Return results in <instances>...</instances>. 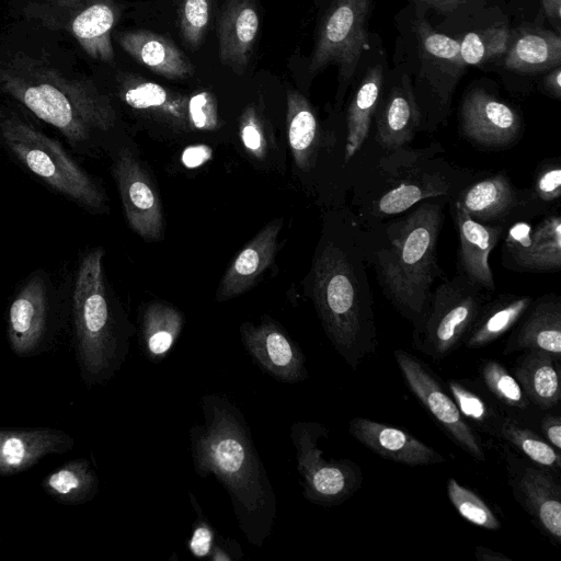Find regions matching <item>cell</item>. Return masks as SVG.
I'll use <instances>...</instances> for the list:
<instances>
[{"label": "cell", "mask_w": 561, "mask_h": 561, "mask_svg": "<svg viewBox=\"0 0 561 561\" xmlns=\"http://www.w3.org/2000/svg\"><path fill=\"white\" fill-rule=\"evenodd\" d=\"M510 32L505 26H490L470 32L460 42L463 64L480 65L504 55L508 49Z\"/></svg>", "instance_id": "39"}, {"label": "cell", "mask_w": 561, "mask_h": 561, "mask_svg": "<svg viewBox=\"0 0 561 561\" xmlns=\"http://www.w3.org/2000/svg\"><path fill=\"white\" fill-rule=\"evenodd\" d=\"M71 439L53 428L0 430V474H13L48 454L65 451Z\"/></svg>", "instance_id": "23"}, {"label": "cell", "mask_w": 561, "mask_h": 561, "mask_svg": "<svg viewBox=\"0 0 561 561\" xmlns=\"http://www.w3.org/2000/svg\"><path fill=\"white\" fill-rule=\"evenodd\" d=\"M0 148L51 192L89 213L106 210L104 191L64 145L4 108H0Z\"/></svg>", "instance_id": "6"}, {"label": "cell", "mask_w": 561, "mask_h": 561, "mask_svg": "<svg viewBox=\"0 0 561 561\" xmlns=\"http://www.w3.org/2000/svg\"><path fill=\"white\" fill-rule=\"evenodd\" d=\"M502 257L506 268L519 272H557L561 267V217L546 216L536 226L513 222L504 232Z\"/></svg>", "instance_id": "12"}, {"label": "cell", "mask_w": 561, "mask_h": 561, "mask_svg": "<svg viewBox=\"0 0 561 561\" xmlns=\"http://www.w3.org/2000/svg\"><path fill=\"white\" fill-rule=\"evenodd\" d=\"M191 503L197 513L192 536L188 540V549L198 558L209 557L215 561L237 560L242 556L240 546L227 538H221L205 518L193 494H190Z\"/></svg>", "instance_id": "38"}, {"label": "cell", "mask_w": 561, "mask_h": 561, "mask_svg": "<svg viewBox=\"0 0 561 561\" xmlns=\"http://www.w3.org/2000/svg\"><path fill=\"white\" fill-rule=\"evenodd\" d=\"M446 190L438 180H405L382 194L374 205L375 215H399L428 198H438Z\"/></svg>", "instance_id": "36"}, {"label": "cell", "mask_w": 561, "mask_h": 561, "mask_svg": "<svg viewBox=\"0 0 561 561\" xmlns=\"http://www.w3.org/2000/svg\"><path fill=\"white\" fill-rule=\"evenodd\" d=\"M382 68H370L358 84L347 110L344 161L348 162L363 147L378 106L382 87Z\"/></svg>", "instance_id": "30"}, {"label": "cell", "mask_w": 561, "mask_h": 561, "mask_svg": "<svg viewBox=\"0 0 561 561\" xmlns=\"http://www.w3.org/2000/svg\"><path fill=\"white\" fill-rule=\"evenodd\" d=\"M282 227V218L270 221L238 253L219 283L217 301L238 297L255 285L274 260Z\"/></svg>", "instance_id": "20"}, {"label": "cell", "mask_w": 561, "mask_h": 561, "mask_svg": "<svg viewBox=\"0 0 561 561\" xmlns=\"http://www.w3.org/2000/svg\"><path fill=\"white\" fill-rule=\"evenodd\" d=\"M453 216L459 232L458 273L488 291L495 289L489 256L500 241L505 225H486L472 219L454 203Z\"/></svg>", "instance_id": "19"}, {"label": "cell", "mask_w": 561, "mask_h": 561, "mask_svg": "<svg viewBox=\"0 0 561 561\" xmlns=\"http://www.w3.org/2000/svg\"><path fill=\"white\" fill-rule=\"evenodd\" d=\"M559 358L542 351H526L513 374L523 391L540 410L556 407L561 399Z\"/></svg>", "instance_id": "25"}, {"label": "cell", "mask_w": 561, "mask_h": 561, "mask_svg": "<svg viewBox=\"0 0 561 561\" xmlns=\"http://www.w3.org/2000/svg\"><path fill=\"white\" fill-rule=\"evenodd\" d=\"M288 140L295 164L300 170L311 165L317 145L318 122L308 100L295 90L287 92Z\"/></svg>", "instance_id": "33"}, {"label": "cell", "mask_w": 561, "mask_h": 561, "mask_svg": "<svg viewBox=\"0 0 561 561\" xmlns=\"http://www.w3.org/2000/svg\"><path fill=\"white\" fill-rule=\"evenodd\" d=\"M450 397L461 415L474 427L497 438L504 415L489 403L483 396L469 387L465 381L451 379L447 383Z\"/></svg>", "instance_id": "37"}, {"label": "cell", "mask_w": 561, "mask_h": 561, "mask_svg": "<svg viewBox=\"0 0 561 561\" xmlns=\"http://www.w3.org/2000/svg\"><path fill=\"white\" fill-rule=\"evenodd\" d=\"M211 151L205 146H194L187 148L182 154L183 163L188 168H195L207 161Z\"/></svg>", "instance_id": "48"}, {"label": "cell", "mask_w": 561, "mask_h": 561, "mask_svg": "<svg viewBox=\"0 0 561 561\" xmlns=\"http://www.w3.org/2000/svg\"><path fill=\"white\" fill-rule=\"evenodd\" d=\"M211 0H182L179 16L184 42L197 48L207 30L210 19Z\"/></svg>", "instance_id": "42"}, {"label": "cell", "mask_w": 561, "mask_h": 561, "mask_svg": "<svg viewBox=\"0 0 561 561\" xmlns=\"http://www.w3.org/2000/svg\"><path fill=\"white\" fill-rule=\"evenodd\" d=\"M377 140L387 149L411 141L421 125V111L409 84L390 91L376 118Z\"/></svg>", "instance_id": "26"}, {"label": "cell", "mask_w": 561, "mask_h": 561, "mask_svg": "<svg viewBox=\"0 0 561 561\" xmlns=\"http://www.w3.org/2000/svg\"><path fill=\"white\" fill-rule=\"evenodd\" d=\"M546 15L559 28L561 18V0H541Z\"/></svg>", "instance_id": "51"}, {"label": "cell", "mask_w": 561, "mask_h": 561, "mask_svg": "<svg viewBox=\"0 0 561 561\" xmlns=\"http://www.w3.org/2000/svg\"><path fill=\"white\" fill-rule=\"evenodd\" d=\"M525 319L512 333L503 353L542 351L561 357V298L554 294L531 302Z\"/></svg>", "instance_id": "21"}, {"label": "cell", "mask_w": 561, "mask_h": 561, "mask_svg": "<svg viewBox=\"0 0 561 561\" xmlns=\"http://www.w3.org/2000/svg\"><path fill=\"white\" fill-rule=\"evenodd\" d=\"M201 408L204 423L188 432L194 470L202 478L213 474L218 480L247 540L262 547L273 529L277 501L244 416L219 393L204 394Z\"/></svg>", "instance_id": "1"}, {"label": "cell", "mask_w": 561, "mask_h": 561, "mask_svg": "<svg viewBox=\"0 0 561 561\" xmlns=\"http://www.w3.org/2000/svg\"><path fill=\"white\" fill-rule=\"evenodd\" d=\"M350 434L378 456L410 467L436 465L446 458L404 430L356 416L348 423Z\"/></svg>", "instance_id": "18"}, {"label": "cell", "mask_w": 561, "mask_h": 561, "mask_svg": "<svg viewBox=\"0 0 561 561\" xmlns=\"http://www.w3.org/2000/svg\"><path fill=\"white\" fill-rule=\"evenodd\" d=\"M311 298L331 344L356 370L378 346L359 243L325 242L312 265Z\"/></svg>", "instance_id": "3"}, {"label": "cell", "mask_w": 561, "mask_h": 561, "mask_svg": "<svg viewBox=\"0 0 561 561\" xmlns=\"http://www.w3.org/2000/svg\"><path fill=\"white\" fill-rule=\"evenodd\" d=\"M115 21L114 7L106 0H95L73 14L70 31L88 55L111 61L114 57L111 32Z\"/></svg>", "instance_id": "29"}, {"label": "cell", "mask_w": 561, "mask_h": 561, "mask_svg": "<svg viewBox=\"0 0 561 561\" xmlns=\"http://www.w3.org/2000/svg\"><path fill=\"white\" fill-rule=\"evenodd\" d=\"M0 89L53 127L76 153H88L116 122L110 98L91 82L65 77L28 57H16L0 70Z\"/></svg>", "instance_id": "2"}, {"label": "cell", "mask_w": 561, "mask_h": 561, "mask_svg": "<svg viewBox=\"0 0 561 561\" xmlns=\"http://www.w3.org/2000/svg\"><path fill=\"white\" fill-rule=\"evenodd\" d=\"M183 328V314L175 307L154 301L149 304L140 323V341L145 356L161 362L179 339Z\"/></svg>", "instance_id": "31"}, {"label": "cell", "mask_w": 561, "mask_h": 561, "mask_svg": "<svg viewBox=\"0 0 561 561\" xmlns=\"http://www.w3.org/2000/svg\"><path fill=\"white\" fill-rule=\"evenodd\" d=\"M55 288L47 273L32 272L16 288L8 309V339L19 355L33 352L48 325Z\"/></svg>", "instance_id": "13"}, {"label": "cell", "mask_w": 561, "mask_h": 561, "mask_svg": "<svg viewBox=\"0 0 561 561\" xmlns=\"http://www.w3.org/2000/svg\"><path fill=\"white\" fill-rule=\"evenodd\" d=\"M531 302L530 296L511 294L488 300L463 340L466 346L480 348L493 343L524 317Z\"/></svg>", "instance_id": "27"}, {"label": "cell", "mask_w": 561, "mask_h": 561, "mask_svg": "<svg viewBox=\"0 0 561 561\" xmlns=\"http://www.w3.org/2000/svg\"><path fill=\"white\" fill-rule=\"evenodd\" d=\"M370 0H333L322 21L310 59L316 73L330 64L339 66V79L353 78L366 44L365 24Z\"/></svg>", "instance_id": "9"}, {"label": "cell", "mask_w": 561, "mask_h": 561, "mask_svg": "<svg viewBox=\"0 0 561 561\" xmlns=\"http://www.w3.org/2000/svg\"><path fill=\"white\" fill-rule=\"evenodd\" d=\"M481 378L492 396L504 405L527 411L531 402L520 385L501 363L490 359L480 368Z\"/></svg>", "instance_id": "40"}, {"label": "cell", "mask_w": 561, "mask_h": 561, "mask_svg": "<svg viewBox=\"0 0 561 561\" xmlns=\"http://www.w3.org/2000/svg\"><path fill=\"white\" fill-rule=\"evenodd\" d=\"M559 35L541 30L525 31L506 51L505 66L517 72L534 73L560 65Z\"/></svg>", "instance_id": "32"}, {"label": "cell", "mask_w": 561, "mask_h": 561, "mask_svg": "<svg viewBox=\"0 0 561 561\" xmlns=\"http://www.w3.org/2000/svg\"><path fill=\"white\" fill-rule=\"evenodd\" d=\"M43 486L58 501L81 503L94 495L98 478L85 459H78L48 474Z\"/></svg>", "instance_id": "34"}, {"label": "cell", "mask_w": 561, "mask_h": 561, "mask_svg": "<svg viewBox=\"0 0 561 561\" xmlns=\"http://www.w3.org/2000/svg\"><path fill=\"white\" fill-rule=\"evenodd\" d=\"M417 1H421L440 12H451V11L460 8L468 0H417Z\"/></svg>", "instance_id": "50"}, {"label": "cell", "mask_w": 561, "mask_h": 561, "mask_svg": "<svg viewBox=\"0 0 561 561\" xmlns=\"http://www.w3.org/2000/svg\"><path fill=\"white\" fill-rule=\"evenodd\" d=\"M118 43L137 62L168 79H185L194 67L181 49L168 37L145 30L121 33Z\"/></svg>", "instance_id": "24"}, {"label": "cell", "mask_w": 561, "mask_h": 561, "mask_svg": "<svg viewBox=\"0 0 561 561\" xmlns=\"http://www.w3.org/2000/svg\"><path fill=\"white\" fill-rule=\"evenodd\" d=\"M394 358L409 390L448 438L473 459L484 461L485 450L482 440L461 415L437 376L425 363L405 351H396Z\"/></svg>", "instance_id": "10"}, {"label": "cell", "mask_w": 561, "mask_h": 561, "mask_svg": "<svg viewBox=\"0 0 561 561\" xmlns=\"http://www.w3.org/2000/svg\"><path fill=\"white\" fill-rule=\"evenodd\" d=\"M497 438L504 439L539 467L559 472L561 469L560 451L548 440L513 419L504 416Z\"/></svg>", "instance_id": "35"}, {"label": "cell", "mask_w": 561, "mask_h": 561, "mask_svg": "<svg viewBox=\"0 0 561 561\" xmlns=\"http://www.w3.org/2000/svg\"><path fill=\"white\" fill-rule=\"evenodd\" d=\"M561 70L557 66L546 78L545 87L547 91L554 98L561 96Z\"/></svg>", "instance_id": "49"}, {"label": "cell", "mask_w": 561, "mask_h": 561, "mask_svg": "<svg viewBox=\"0 0 561 561\" xmlns=\"http://www.w3.org/2000/svg\"><path fill=\"white\" fill-rule=\"evenodd\" d=\"M540 428L545 434V438L557 450L561 449V417L559 415H546L540 421Z\"/></svg>", "instance_id": "47"}, {"label": "cell", "mask_w": 561, "mask_h": 561, "mask_svg": "<svg viewBox=\"0 0 561 561\" xmlns=\"http://www.w3.org/2000/svg\"><path fill=\"white\" fill-rule=\"evenodd\" d=\"M447 494L453 506L463 519L488 530L501 528L500 520L484 500L454 478H449L447 481Z\"/></svg>", "instance_id": "41"}, {"label": "cell", "mask_w": 561, "mask_h": 561, "mask_svg": "<svg viewBox=\"0 0 561 561\" xmlns=\"http://www.w3.org/2000/svg\"><path fill=\"white\" fill-rule=\"evenodd\" d=\"M488 294L459 273L434 287L425 317L413 330L414 346L434 360L446 357L465 340Z\"/></svg>", "instance_id": "7"}, {"label": "cell", "mask_w": 561, "mask_h": 561, "mask_svg": "<svg viewBox=\"0 0 561 561\" xmlns=\"http://www.w3.org/2000/svg\"><path fill=\"white\" fill-rule=\"evenodd\" d=\"M119 94L134 110L151 113L182 127L191 126L187 114L188 99L156 82L127 76L122 81Z\"/></svg>", "instance_id": "28"}, {"label": "cell", "mask_w": 561, "mask_h": 561, "mask_svg": "<svg viewBox=\"0 0 561 561\" xmlns=\"http://www.w3.org/2000/svg\"><path fill=\"white\" fill-rule=\"evenodd\" d=\"M472 219L506 225L523 209L537 207L530 190H518L504 173L483 179L462 190L456 201Z\"/></svg>", "instance_id": "17"}, {"label": "cell", "mask_w": 561, "mask_h": 561, "mask_svg": "<svg viewBox=\"0 0 561 561\" xmlns=\"http://www.w3.org/2000/svg\"><path fill=\"white\" fill-rule=\"evenodd\" d=\"M417 28L426 53L436 58L449 60L456 65L463 64L460 56V42L433 31L424 22L420 23Z\"/></svg>", "instance_id": "45"}, {"label": "cell", "mask_w": 561, "mask_h": 561, "mask_svg": "<svg viewBox=\"0 0 561 561\" xmlns=\"http://www.w3.org/2000/svg\"><path fill=\"white\" fill-rule=\"evenodd\" d=\"M512 457V455H510ZM507 458L510 485L515 500L534 518L541 533L561 543V484L552 470Z\"/></svg>", "instance_id": "14"}, {"label": "cell", "mask_w": 561, "mask_h": 561, "mask_svg": "<svg viewBox=\"0 0 561 561\" xmlns=\"http://www.w3.org/2000/svg\"><path fill=\"white\" fill-rule=\"evenodd\" d=\"M259 26L253 0H228L218 24L219 58L238 75L249 65Z\"/></svg>", "instance_id": "22"}, {"label": "cell", "mask_w": 561, "mask_h": 561, "mask_svg": "<svg viewBox=\"0 0 561 561\" xmlns=\"http://www.w3.org/2000/svg\"><path fill=\"white\" fill-rule=\"evenodd\" d=\"M240 138L244 148L256 159H264L267 142L262 117L254 105H248L240 117Z\"/></svg>", "instance_id": "43"}, {"label": "cell", "mask_w": 561, "mask_h": 561, "mask_svg": "<svg viewBox=\"0 0 561 561\" xmlns=\"http://www.w3.org/2000/svg\"><path fill=\"white\" fill-rule=\"evenodd\" d=\"M187 114L191 126L213 130L218 126L217 103L213 94L201 91L187 101Z\"/></svg>", "instance_id": "46"}, {"label": "cell", "mask_w": 561, "mask_h": 561, "mask_svg": "<svg viewBox=\"0 0 561 561\" xmlns=\"http://www.w3.org/2000/svg\"><path fill=\"white\" fill-rule=\"evenodd\" d=\"M242 343L260 368L276 380L296 383L308 378L306 357L285 330L270 317L240 325Z\"/></svg>", "instance_id": "15"}, {"label": "cell", "mask_w": 561, "mask_h": 561, "mask_svg": "<svg viewBox=\"0 0 561 561\" xmlns=\"http://www.w3.org/2000/svg\"><path fill=\"white\" fill-rule=\"evenodd\" d=\"M460 125L467 139L484 148L507 147L522 129L515 110L481 89L471 90L463 99Z\"/></svg>", "instance_id": "16"}, {"label": "cell", "mask_w": 561, "mask_h": 561, "mask_svg": "<svg viewBox=\"0 0 561 561\" xmlns=\"http://www.w3.org/2000/svg\"><path fill=\"white\" fill-rule=\"evenodd\" d=\"M530 193L538 206L559 201L561 196V164L550 160L538 169Z\"/></svg>", "instance_id": "44"}, {"label": "cell", "mask_w": 561, "mask_h": 561, "mask_svg": "<svg viewBox=\"0 0 561 561\" xmlns=\"http://www.w3.org/2000/svg\"><path fill=\"white\" fill-rule=\"evenodd\" d=\"M328 434V428L316 421H297L290 426L302 495L307 501L324 507L344 503L359 490L363 482L360 467L354 461L323 458L319 442Z\"/></svg>", "instance_id": "8"}, {"label": "cell", "mask_w": 561, "mask_h": 561, "mask_svg": "<svg viewBox=\"0 0 561 561\" xmlns=\"http://www.w3.org/2000/svg\"><path fill=\"white\" fill-rule=\"evenodd\" d=\"M476 557L479 561H512L510 557L482 546L476 547Z\"/></svg>", "instance_id": "52"}, {"label": "cell", "mask_w": 561, "mask_h": 561, "mask_svg": "<svg viewBox=\"0 0 561 561\" xmlns=\"http://www.w3.org/2000/svg\"><path fill=\"white\" fill-rule=\"evenodd\" d=\"M442 224V204H416L387 227V242L373 259L383 295L414 329L425 317L440 273L436 247Z\"/></svg>", "instance_id": "4"}, {"label": "cell", "mask_w": 561, "mask_h": 561, "mask_svg": "<svg viewBox=\"0 0 561 561\" xmlns=\"http://www.w3.org/2000/svg\"><path fill=\"white\" fill-rule=\"evenodd\" d=\"M104 249L93 248L79 260L71 284V311L77 347L90 382L112 377L124 363L131 331L115 313L103 267Z\"/></svg>", "instance_id": "5"}, {"label": "cell", "mask_w": 561, "mask_h": 561, "mask_svg": "<svg viewBox=\"0 0 561 561\" xmlns=\"http://www.w3.org/2000/svg\"><path fill=\"white\" fill-rule=\"evenodd\" d=\"M112 174L129 227L145 240H159L164 229L162 204L148 173L130 149L124 147L117 151Z\"/></svg>", "instance_id": "11"}]
</instances>
